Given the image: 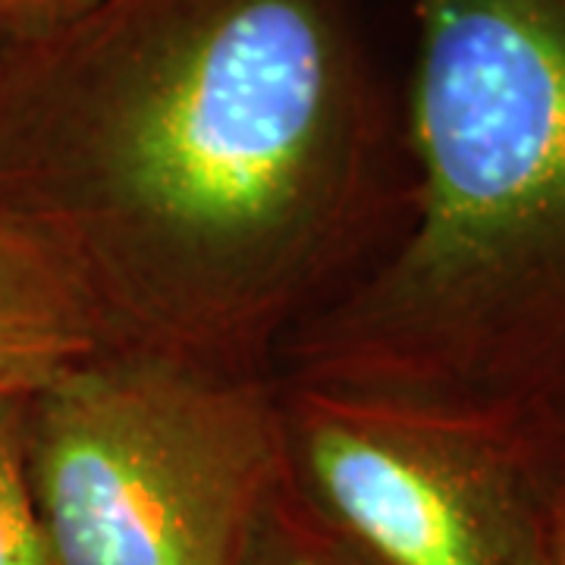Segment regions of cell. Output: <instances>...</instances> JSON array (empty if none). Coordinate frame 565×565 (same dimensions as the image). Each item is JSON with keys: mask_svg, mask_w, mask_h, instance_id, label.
Wrapping results in <instances>:
<instances>
[{"mask_svg": "<svg viewBox=\"0 0 565 565\" xmlns=\"http://www.w3.org/2000/svg\"><path fill=\"white\" fill-rule=\"evenodd\" d=\"M0 565H57L25 475V396L0 399Z\"/></svg>", "mask_w": 565, "mask_h": 565, "instance_id": "cell-7", "label": "cell"}, {"mask_svg": "<svg viewBox=\"0 0 565 565\" xmlns=\"http://www.w3.org/2000/svg\"><path fill=\"white\" fill-rule=\"evenodd\" d=\"M408 211L274 381L565 465V0H405Z\"/></svg>", "mask_w": 565, "mask_h": 565, "instance_id": "cell-2", "label": "cell"}, {"mask_svg": "<svg viewBox=\"0 0 565 565\" xmlns=\"http://www.w3.org/2000/svg\"><path fill=\"white\" fill-rule=\"evenodd\" d=\"M280 390L282 465L367 565H544L565 465L462 424Z\"/></svg>", "mask_w": 565, "mask_h": 565, "instance_id": "cell-4", "label": "cell"}, {"mask_svg": "<svg viewBox=\"0 0 565 565\" xmlns=\"http://www.w3.org/2000/svg\"><path fill=\"white\" fill-rule=\"evenodd\" d=\"M0 211L104 345L274 377L408 211L359 0H92L0 44Z\"/></svg>", "mask_w": 565, "mask_h": 565, "instance_id": "cell-1", "label": "cell"}, {"mask_svg": "<svg viewBox=\"0 0 565 565\" xmlns=\"http://www.w3.org/2000/svg\"><path fill=\"white\" fill-rule=\"evenodd\" d=\"M544 565H565V468L563 475H559V484L553 490V503H550Z\"/></svg>", "mask_w": 565, "mask_h": 565, "instance_id": "cell-9", "label": "cell"}, {"mask_svg": "<svg viewBox=\"0 0 565 565\" xmlns=\"http://www.w3.org/2000/svg\"><path fill=\"white\" fill-rule=\"evenodd\" d=\"M280 471L274 377L102 345L25 396V475L57 565H239Z\"/></svg>", "mask_w": 565, "mask_h": 565, "instance_id": "cell-3", "label": "cell"}, {"mask_svg": "<svg viewBox=\"0 0 565 565\" xmlns=\"http://www.w3.org/2000/svg\"><path fill=\"white\" fill-rule=\"evenodd\" d=\"M102 345V327L70 270L0 211V399L32 396Z\"/></svg>", "mask_w": 565, "mask_h": 565, "instance_id": "cell-5", "label": "cell"}, {"mask_svg": "<svg viewBox=\"0 0 565 565\" xmlns=\"http://www.w3.org/2000/svg\"><path fill=\"white\" fill-rule=\"evenodd\" d=\"M88 3L92 0H0V44L47 32Z\"/></svg>", "mask_w": 565, "mask_h": 565, "instance_id": "cell-8", "label": "cell"}, {"mask_svg": "<svg viewBox=\"0 0 565 565\" xmlns=\"http://www.w3.org/2000/svg\"><path fill=\"white\" fill-rule=\"evenodd\" d=\"M239 565H367L323 525L292 487L286 465L248 527Z\"/></svg>", "mask_w": 565, "mask_h": 565, "instance_id": "cell-6", "label": "cell"}]
</instances>
